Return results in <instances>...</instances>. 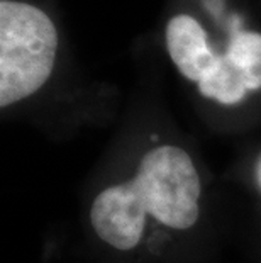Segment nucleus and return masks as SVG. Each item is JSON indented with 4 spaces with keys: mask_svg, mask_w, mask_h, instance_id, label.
I'll use <instances>...</instances> for the list:
<instances>
[{
    "mask_svg": "<svg viewBox=\"0 0 261 263\" xmlns=\"http://www.w3.org/2000/svg\"><path fill=\"white\" fill-rule=\"evenodd\" d=\"M58 31L31 4L0 2V105L9 107L37 92L51 77Z\"/></svg>",
    "mask_w": 261,
    "mask_h": 263,
    "instance_id": "obj_2",
    "label": "nucleus"
},
{
    "mask_svg": "<svg viewBox=\"0 0 261 263\" xmlns=\"http://www.w3.org/2000/svg\"><path fill=\"white\" fill-rule=\"evenodd\" d=\"M256 180H258V185L261 187V156L258 158V163H256Z\"/></svg>",
    "mask_w": 261,
    "mask_h": 263,
    "instance_id": "obj_6",
    "label": "nucleus"
},
{
    "mask_svg": "<svg viewBox=\"0 0 261 263\" xmlns=\"http://www.w3.org/2000/svg\"><path fill=\"white\" fill-rule=\"evenodd\" d=\"M200 195L202 183L192 156L173 144H159L144 153L134 177L98 192L90 222L105 245L129 251L141 243L146 217L175 231L195 226Z\"/></svg>",
    "mask_w": 261,
    "mask_h": 263,
    "instance_id": "obj_1",
    "label": "nucleus"
},
{
    "mask_svg": "<svg viewBox=\"0 0 261 263\" xmlns=\"http://www.w3.org/2000/svg\"><path fill=\"white\" fill-rule=\"evenodd\" d=\"M198 85V92L204 97L214 99L224 105H234L241 102L249 90L239 70L232 65V61L226 54H219L217 63L207 71Z\"/></svg>",
    "mask_w": 261,
    "mask_h": 263,
    "instance_id": "obj_4",
    "label": "nucleus"
},
{
    "mask_svg": "<svg viewBox=\"0 0 261 263\" xmlns=\"http://www.w3.org/2000/svg\"><path fill=\"white\" fill-rule=\"evenodd\" d=\"M224 54L239 70L249 90L261 88V34L248 31L234 32Z\"/></svg>",
    "mask_w": 261,
    "mask_h": 263,
    "instance_id": "obj_5",
    "label": "nucleus"
},
{
    "mask_svg": "<svg viewBox=\"0 0 261 263\" xmlns=\"http://www.w3.org/2000/svg\"><path fill=\"white\" fill-rule=\"evenodd\" d=\"M166 49L180 73L195 83L200 82L219 60V54L209 46L204 27L187 14L176 15L168 22Z\"/></svg>",
    "mask_w": 261,
    "mask_h": 263,
    "instance_id": "obj_3",
    "label": "nucleus"
}]
</instances>
